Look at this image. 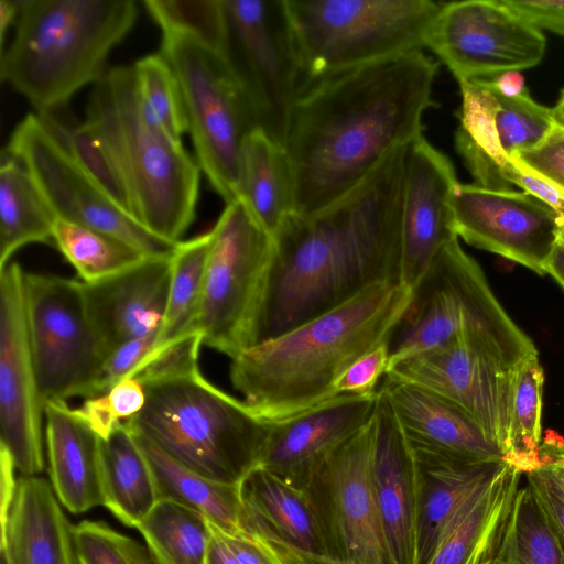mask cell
I'll return each mask as SVG.
<instances>
[{"instance_id":"7c38bea8","label":"cell","mask_w":564,"mask_h":564,"mask_svg":"<svg viewBox=\"0 0 564 564\" xmlns=\"http://www.w3.org/2000/svg\"><path fill=\"white\" fill-rule=\"evenodd\" d=\"M4 150L29 171L57 218L116 237L149 257L173 256L178 242L155 236L120 208L37 113L15 126Z\"/></svg>"},{"instance_id":"7a4b0ae2","label":"cell","mask_w":564,"mask_h":564,"mask_svg":"<svg viewBox=\"0 0 564 564\" xmlns=\"http://www.w3.org/2000/svg\"><path fill=\"white\" fill-rule=\"evenodd\" d=\"M409 145L390 152L339 199L312 214L293 213L284 220L274 235L258 343L372 285L400 283V217Z\"/></svg>"},{"instance_id":"f1b7e54d","label":"cell","mask_w":564,"mask_h":564,"mask_svg":"<svg viewBox=\"0 0 564 564\" xmlns=\"http://www.w3.org/2000/svg\"><path fill=\"white\" fill-rule=\"evenodd\" d=\"M415 455L422 477L417 556L419 564H427L458 510L506 460L469 464Z\"/></svg>"},{"instance_id":"7dc6e473","label":"cell","mask_w":564,"mask_h":564,"mask_svg":"<svg viewBox=\"0 0 564 564\" xmlns=\"http://www.w3.org/2000/svg\"><path fill=\"white\" fill-rule=\"evenodd\" d=\"M390 361L389 343L379 345L352 362L335 383L337 394L370 395L386 376Z\"/></svg>"},{"instance_id":"b9f144b4","label":"cell","mask_w":564,"mask_h":564,"mask_svg":"<svg viewBox=\"0 0 564 564\" xmlns=\"http://www.w3.org/2000/svg\"><path fill=\"white\" fill-rule=\"evenodd\" d=\"M77 564H160L147 545L101 521L73 527Z\"/></svg>"},{"instance_id":"d6986e66","label":"cell","mask_w":564,"mask_h":564,"mask_svg":"<svg viewBox=\"0 0 564 564\" xmlns=\"http://www.w3.org/2000/svg\"><path fill=\"white\" fill-rule=\"evenodd\" d=\"M452 210L457 237L545 274L562 215L544 202L524 192L458 183Z\"/></svg>"},{"instance_id":"91938a15","label":"cell","mask_w":564,"mask_h":564,"mask_svg":"<svg viewBox=\"0 0 564 564\" xmlns=\"http://www.w3.org/2000/svg\"><path fill=\"white\" fill-rule=\"evenodd\" d=\"M557 240H560L564 245V216H561L558 219Z\"/></svg>"},{"instance_id":"52a82bcc","label":"cell","mask_w":564,"mask_h":564,"mask_svg":"<svg viewBox=\"0 0 564 564\" xmlns=\"http://www.w3.org/2000/svg\"><path fill=\"white\" fill-rule=\"evenodd\" d=\"M459 340L508 369L538 355L532 340L508 316L481 268L457 238L441 249L412 290L410 304L389 340V367Z\"/></svg>"},{"instance_id":"f35d334b","label":"cell","mask_w":564,"mask_h":564,"mask_svg":"<svg viewBox=\"0 0 564 564\" xmlns=\"http://www.w3.org/2000/svg\"><path fill=\"white\" fill-rule=\"evenodd\" d=\"M142 3L162 32L191 35L228 56L225 0H144Z\"/></svg>"},{"instance_id":"ac0fdd59","label":"cell","mask_w":564,"mask_h":564,"mask_svg":"<svg viewBox=\"0 0 564 564\" xmlns=\"http://www.w3.org/2000/svg\"><path fill=\"white\" fill-rule=\"evenodd\" d=\"M384 378L421 387L454 403L480 426L505 459L513 369L459 340L399 360Z\"/></svg>"},{"instance_id":"836d02e7","label":"cell","mask_w":564,"mask_h":564,"mask_svg":"<svg viewBox=\"0 0 564 564\" xmlns=\"http://www.w3.org/2000/svg\"><path fill=\"white\" fill-rule=\"evenodd\" d=\"M137 529L160 564H207L210 522L200 512L160 499Z\"/></svg>"},{"instance_id":"3957f363","label":"cell","mask_w":564,"mask_h":564,"mask_svg":"<svg viewBox=\"0 0 564 564\" xmlns=\"http://www.w3.org/2000/svg\"><path fill=\"white\" fill-rule=\"evenodd\" d=\"M412 297L398 282L345 303L231 359L230 381L264 422L294 417L337 397L335 383L359 357L389 343Z\"/></svg>"},{"instance_id":"277c9868","label":"cell","mask_w":564,"mask_h":564,"mask_svg":"<svg viewBox=\"0 0 564 564\" xmlns=\"http://www.w3.org/2000/svg\"><path fill=\"white\" fill-rule=\"evenodd\" d=\"M85 121L120 173L133 219L180 242L195 218L202 170L145 107L133 65L107 69L93 85Z\"/></svg>"},{"instance_id":"94428289","label":"cell","mask_w":564,"mask_h":564,"mask_svg":"<svg viewBox=\"0 0 564 564\" xmlns=\"http://www.w3.org/2000/svg\"><path fill=\"white\" fill-rule=\"evenodd\" d=\"M0 564H8L4 555L1 553V561H0Z\"/></svg>"},{"instance_id":"d590c367","label":"cell","mask_w":564,"mask_h":564,"mask_svg":"<svg viewBox=\"0 0 564 564\" xmlns=\"http://www.w3.org/2000/svg\"><path fill=\"white\" fill-rule=\"evenodd\" d=\"M543 383L544 373L538 355L513 368L505 460L522 474L540 464Z\"/></svg>"},{"instance_id":"816d5d0a","label":"cell","mask_w":564,"mask_h":564,"mask_svg":"<svg viewBox=\"0 0 564 564\" xmlns=\"http://www.w3.org/2000/svg\"><path fill=\"white\" fill-rule=\"evenodd\" d=\"M225 535L240 564H286L275 550L252 533L241 531L228 534L225 532Z\"/></svg>"},{"instance_id":"6da1fadb","label":"cell","mask_w":564,"mask_h":564,"mask_svg":"<svg viewBox=\"0 0 564 564\" xmlns=\"http://www.w3.org/2000/svg\"><path fill=\"white\" fill-rule=\"evenodd\" d=\"M438 63L409 52L338 72L304 86L290 112L283 147L294 180V213L339 199L394 149L423 137L436 102Z\"/></svg>"},{"instance_id":"681fc988","label":"cell","mask_w":564,"mask_h":564,"mask_svg":"<svg viewBox=\"0 0 564 564\" xmlns=\"http://www.w3.org/2000/svg\"><path fill=\"white\" fill-rule=\"evenodd\" d=\"M503 178L511 185H517L524 193L544 202L564 216V191L550 181L534 173L517 159H509L500 165Z\"/></svg>"},{"instance_id":"d4e9b609","label":"cell","mask_w":564,"mask_h":564,"mask_svg":"<svg viewBox=\"0 0 564 564\" xmlns=\"http://www.w3.org/2000/svg\"><path fill=\"white\" fill-rule=\"evenodd\" d=\"M378 389L417 455L469 464L505 460L480 426L446 399L387 378Z\"/></svg>"},{"instance_id":"f907efd6","label":"cell","mask_w":564,"mask_h":564,"mask_svg":"<svg viewBox=\"0 0 564 564\" xmlns=\"http://www.w3.org/2000/svg\"><path fill=\"white\" fill-rule=\"evenodd\" d=\"M539 30L564 37V0H499Z\"/></svg>"},{"instance_id":"74e56055","label":"cell","mask_w":564,"mask_h":564,"mask_svg":"<svg viewBox=\"0 0 564 564\" xmlns=\"http://www.w3.org/2000/svg\"><path fill=\"white\" fill-rule=\"evenodd\" d=\"M212 239L209 230L177 243L172 256L169 301L156 346L193 333L192 326L203 293Z\"/></svg>"},{"instance_id":"ffe728a7","label":"cell","mask_w":564,"mask_h":564,"mask_svg":"<svg viewBox=\"0 0 564 564\" xmlns=\"http://www.w3.org/2000/svg\"><path fill=\"white\" fill-rule=\"evenodd\" d=\"M457 184L451 160L424 137L409 145L402 185L399 282L410 290L441 249L458 238L452 210Z\"/></svg>"},{"instance_id":"f546056e","label":"cell","mask_w":564,"mask_h":564,"mask_svg":"<svg viewBox=\"0 0 564 564\" xmlns=\"http://www.w3.org/2000/svg\"><path fill=\"white\" fill-rule=\"evenodd\" d=\"M238 199L273 237L294 213L289 155L283 144L261 128L250 132L242 145Z\"/></svg>"},{"instance_id":"e575fe53","label":"cell","mask_w":564,"mask_h":564,"mask_svg":"<svg viewBox=\"0 0 564 564\" xmlns=\"http://www.w3.org/2000/svg\"><path fill=\"white\" fill-rule=\"evenodd\" d=\"M52 241L85 283L102 281L151 258L116 237L61 218L54 223Z\"/></svg>"},{"instance_id":"f5cc1de1","label":"cell","mask_w":564,"mask_h":564,"mask_svg":"<svg viewBox=\"0 0 564 564\" xmlns=\"http://www.w3.org/2000/svg\"><path fill=\"white\" fill-rule=\"evenodd\" d=\"M15 465L9 452L0 445V524L4 525L10 507L15 496L18 480L14 476Z\"/></svg>"},{"instance_id":"bcb514c9","label":"cell","mask_w":564,"mask_h":564,"mask_svg":"<svg viewBox=\"0 0 564 564\" xmlns=\"http://www.w3.org/2000/svg\"><path fill=\"white\" fill-rule=\"evenodd\" d=\"M525 477L564 551V481L560 473L552 462L540 456V464Z\"/></svg>"},{"instance_id":"1f68e13d","label":"cell","mask_w":564,"mask_h":564,"mask_svg":"<svg viewBox=\"0 0 564 564\" xmlns=\"http://www.w3.org/2000/svg\"><path fill=\"white\" fill-rule=\"evenodd\" d=\"M131 432L152 469L159 500L185 505L228 534L243 531L240 482L226 484L204 477L170 457L149 438Z\"/></svg>"},{"instance_id":"9f6ffc18","label":"cell","mask_w":564,"mask_h":564,"mask_svg":"<svg viewBox=\"0 0 564 564\" xmlns=\"http://www.w3.org/2000/svg\"><path fill=\"white\" fill-rule=\"evenodd\" d=\"M21 7V0H0V45L4 50L6 33L11 24L14 25Z\"/></svg>"},{"instance_id":"6f0895ef","label":"cell","mask_w":564,"mask_h":564,"mask_svg":"<svg viewBox=\"0 0 564 564\" xmlns=\"http://www.w3.org/2000/svg\"><path fill=\"white\" fill-rule=\"evenodd\" d=\"M545 273L551 274L564 289V245L557 240L545 264Z\"/></svg>"},{"instance_id":"83f0119b","label":"cell","mask_w":564,"mask_h":564,"mask_svg":"<svg viewBox=\"0 0 564 564\" xmlns=\"http://www.w3.org/2000/svg\"><path fill=\"white\" fill-rule=\"evenodd\" d=\"M522 473L507 462L466 500L427 564H494Z\"/></svg>"},{"instance_id":"680465c9","label":"cell","mask_w":564,"mask_h":564,"mask_svg":"<svg viewBox=\"0 0 564 564\" xmlns=\"http://www.w3.org/2000/svg\"><path fill=\"white\" fill-rule=\"evenodd\" d=\"M552 109L556 123L564 127V89L561 91L560 98Z\"/></svg>"},{"instance_id":"9a60e30c","label":"cell","mask_w":564,"mask_h":564,"mask_svg":"<svg viewBox=\"0 0 564 564\" xmlns=\"http://www.w3.org/2000/svg\"><path fill=\"white\" fill-rule=\"evenodd\" d=\"M545 47L543 31L499 0L442 3L425 43L458 84L534 67Z\"/></svg>"},{"instance_id":"5b68a950","label":"cell","mask_w":564,"mask_h":564,"mask_svg":"<svg viewBox=\"0 0 564 564\" xmlns=\"http://www.w3.org/2000/svg\"><path fill=\"white\" fill-rule=\"evenodd\" d=\"M137 18L134 0H21L0 78L37 115L54 113L106 74Z\"/></svg>"},{"instance_id":"4fadbf2b","label":"cell","mask_w":564,"mask_h":564,"mask_svg":"<svg viewBox=\"0 0 564 564\" xmlns=\"http://www.w3.org/2000/svg\"><path fill=\"white\" fill-rule=\"evenodd\" d=\"M375 436L373 415L329 454L302 487L317 510L337 564H392L375 488Z\"/></svg>"},{"instance_id":"8992f818","label":"cell","mask_w":564,"mask_h":564,"mask_svg":"<svg viewBox=\"0 0 564 564\" xmlns=\"http://www.w3.org/2000/svg\"><path fill=\"white\" fill-rule=\"evenodd\" d=\"M142 411L124 422L209 479L238 484L257 466L271 425L200 371L144 384Z\"/></svg>"},{"instance_id":"603a6c76","label":"cell","mask_w":564,"mask_h":564,"mask_svg":"<svg viewBox=\"0 0 564 564\" xmlns=\"http://www.w3.org/2000/svg\"><path fill=\"white\" fill-rule=\"evenodd\" d=\"M375 427L373 479L387 550L392 564H419L421 468L379 389Z\"/></svg>"},{"instance_id":"9c48e42d","label":"cell","mask_w":564,"mask_h":564,"mask_svg":"<svg viewBox=\"0 0 564 564\" xmlns=\"http://www.w3.org/2000/svg\"><path fill=\"white\" fill-rule=\"evenodd\" d=\"M159 53L177 80L200 170L226 204L238 199L242 145L260 128L242 82L227 55L191 35L162 32Z\"/></svg>"},{"instance_id":"60d3db41","label":"cell","mask_w":564,"mask_h":564,"mask_svg":"<svg viewBox=\"0 0 564 564\" xmlns=\"http://www.w3.org/2000/svg\"><path fill=\"white\" fill-rule=\"evenodd\" d=\"M133 66L145 107L172 139L182 142L187 120L172 68L160 53L147 55Z\"/></svg>"},{"instance_id":"4316f807","label":"cell","mask_w":564,"mask_h":564,"mask_svg":"<svg viewBox=\"0 0 564 564\" xmlns=\"http://www.w3.org/2000/svg\"><path fill=\"white\" fill-rule=\"evenodd\" d=\"M48 473L59 502L78 514L104 505L100 469L101 438L68 406H44Z\"/></svg>"},{"instance_id":"8fae6325","label":"cell","mask_w":564,"mask_h":564,"mask_svg":"<svg viewBox=\"0 0 564 564\" xmlns=\"http://www.w3.org/2000/svg\"><path fill=\"white\" fill-rule=\"evenodd\" d=\"M30 348L43 405L91 398L105 360L82 281L24 273Z\"/></svg>"},{"instance_id":"ab89813d","label":"cell","mask_w":564,"mask_h":564,"mask_svg":"<svg viewBox=\"0 0 564 564\" xmlns=\"http://www.w3.org/2000/svg\"><path fill=\"white\" fill-rule=\"evenodd\" d=\"M39 116L74 160L120 208L132 217L129 196L120 173L91 127L86 121L64 124L53 113Z\"/></svg>"},{"instance_id":"2e32d148","label":"cell","mask_w":564,"mask_h":564,"mask_svg":"<svg viewBox=\"0 0 564 564\" xmlns=\"http://www.w3.org/2000/svg\"><path fill=\"white\" fill-rule=\"evenodd\" d=\"M462 107L455 145L475 184L510 191L500 165L543 141L556 124L552 108L534 101L527 87L519 94L501 91L492 79L459 84Z\"/></svg>"},{"instance_id":"ee69618b","label":"cell","mask_w":564,"mask_h":564,"mask_svg":"<svg viewBox=\"0 0 564 564\" xmlns=\"http://www.w3.org/2000/svg\"><path fill=\"white\" fill-rule=\"evenodd\" d=\"M202 344V335L193 332L156 346L131 377L144 386L193 375L199 371L198 354Z\"/></svg>"},{"instance_id":"ba28073f","label":"cell","mask_w":564,"mask_h":564,"mask_svg":"<svg viewBox=\"0 0 564 564\" xmlns=\"http://www.w3.org/2000/svg\"><path fill=\"white\" fill-rule=\"evenodd\" d=\"M283 1L301 72L300 90L338 72L423 51L442 4L431 0Z\"/></svg>"},{"instance_id":"11a10c76","label":"cell","mask_w":564,"mask_h":564,"mask_svg":"<svg viewBox=\"0 0 564 564\" xmlns=\"http://www.w3.org/2000/svg\"><path fill=\"white\" fill-rule=\"evenodd\" d=\"M540 456L554 464L564 481V440L556 433L549 431L541 442Z\"/></svg>"},{"instance_id":"44dd1931","label":"cell","mask_w":564,"mask_h":564,"mask_svg":"<svg viewBox=\"0 0 564 564\" xmlns=\"http://www.w3.org/2000/svg\"><path fill=\"white\" fill-rule=\"evenodd\" d=\"M242 529L267 542L286 564H337L306 490L252 468L240 481Z\"/></svg>"},{"instance_id":"db71d44e","label":"cell","mask_w":564,"mask_h":564,"mask_svg":"<svg viewBox=\"0 0 564 564\" xmlns=\"http://www.w3.org/2000/svg\"><path fill=\"white\" fill-rule=\"evenodd\" d=\"M210 531L207 564H240L228 545L225 532L212 523Z\"/></svg>"},{"instance_id":"4dcf8cb0","label":"cell","mask_w":564,"mask_h":564,"mask_svg":"<svg viewBox=\"0 0 564 564\" xmlns=\"http://www.w3.org/2000/svg\"><path fill=\"white\" fill-rule=\"evenodd\" d=\"M104 505L120 522L137 528L159 501L152 469L123 422L100 443Z\"/></svg>"},{"instance_id":"cb8c5ba5","label":"cell","mask_w":564,"mask_h":564,"mask_svg":"<svg viewBox=\"0 0 564 564\" xmlns=\"http://www.w3.org/2000/svg\"><path fill=\"white\" fill-rule=\"evenodd\" d=\"M171 257H151L95 283L82 282L88 317L106 356L120 344L161 330L170 292Z\"/></svg>"},{"instance_id":"d6a6232c","label":"cell","mask_w":564,"mask_h":564,"mask_svg":"<svg viewBox=\"0 0 564 564\" xmlns=\"http://www.w3.org/2000/svg\"><path fill=\"white\" fill-rule=\"evenodd\" d=\"M56 215L29 171L2 155L0 166V270L29 243L52 241Z\"/></svg>"},{"instance_id":"30bf717a","label":"cell","mask_w":564,"mask_h":564,"mask_svg":"<svg viewBox=\"0 0 564 564\" xmlns=\"http://www.w3.org/2000/svg\"><path fill=\"white\" fill-rule=\"evenodd\" d=\"M212 235L192 332L234 359L258 343L275 240L241 199L226 204Z\"/></svg>"},{"instance_id":"5bb4252c","label":"cell","mask_w":564,"mask_h":564,"mask_svg":"<svg viewBox=\"0 0 564 564\" xmlns=\"http://www.w3.org/2000/svg\"><path fill=\"white\" fill-rule=\"evenodd\" d=\"M228 57L259 127L283 144L301 87L296 50L283 0H225Z\"/></svg>"},{"instance_id":"c3c4849f","label":"cell","mask_w":564,"mask_h":564,"mask_svg":"<svg viewBox=\"0 0 564 564\" xmlns=\"http://www.w3.org/2000/svg\"><path fill=\"white\" fill-rule=\"evenodd\" d=\"M512 158L564 191V127L556 123L541 143Z\"/></svg>"},{"instance_id":"8d00e7d4","label":"cell","mask_w":564,"mask_h":564,"mask_svg":"<svg viewBox=\"0 0 564 564\" xmlns=\"http://www.w3.org/2000/svg\"><path fill=\"white\" fill-rule=\"evenodd\" d=\"M494 564H564V551L528 485L516 495Z\"/></svg>"},{"instance_id":"f6af8a7d","label":"cell","mask_w":564,"mask_h":564,"mask_svg":"<svg viewBox=\"0 0 564 564\" xmlns=\"http://www.w3.org/2000/svg\"><path fill=\"white\" fill-rule=\"evenodd\" d=\"M160 332L159 329L127 340L111 350L104 360L93 397L106 393L123 379L131 377L155 348Z\"/></svg>"},{"instance_id":"7402d4cb","label":"cell","mask_w":564,"mask_h":564,"mask_svg":"<svg viewBox=\"0 0 564 564\" xmlns=\"http://www.w3.org/2000/svg\"><path fill=\"white\" fill-rule=\"evenodd\" d=\"M378 390L370 395L338 394L289 420L270 424L256 467L303 487L314 469L373 417Z\"/></svg>"},{"instance_id":"484cf974","label":"cell","mask_w":564,"mask_h":564,"mask_svg":"<svg viewBox=\"0 0 564 564\" xmlns=\"http://www.w3.org/2000/svg\"><path fill=\"white\" fill-rule=\"evenodd\" d=\"M53 487L23 476L1 528V553L8 564H77L73 527Z\"/></svg>"},{"instance_id":"7bdbcfd3","label":"cell","mask_w":564,"mask_h":564,"mask_svg":"<svg viewBox=\"0 0 564 564\" xmlns=\"http://www.w3.org/2000/svg\"><path fill=\"white\" fill-rule=\"evenodd\" d=\"M147 402L144 386L133 377L117 383L104 394L85 399L74 412L101 440L109 437L115 429L138 415Z\"/></svg>"},{"instance_id":"e0dca14e","label":"cell","mask_w":564,"mask_h":564,"mask_svg":"<svg viewBox=\"0 0 564 564\" xmlns=\"http://www.w3.org/2000/svg\"><path fill=\"white\" fill-rule=\"evenodd\" d=\"M24 273L17 262L0 270V445L17 470L35 476L44 469V405L28 335Z\"/></svg>"}]
</instances>
